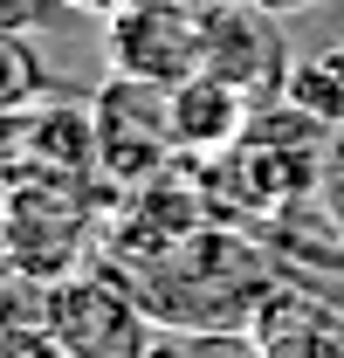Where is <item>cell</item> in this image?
<instances>
[{
	"mask_svg": "<svg viewBox=\"0 0 344 358\" xmlns=\"http://www.w3.org/2000/svg\"><path fill=\"white\" fill-rule=\"evenodd\" d=\"M131 282H138V296H145V310L159 317V331H248L261 310V296H268V268L261 255L241 241V234H227L220 221H207L200 234H186V241H172L166 255H152V262L131 268Z\"/></svg>",
	"mask_w": 344,
	"mask_h": 358,
	"instance_id": "1",
	"label": "cell"
},
{
	"mask_svg": "<svg viewBox=\"0 0 344 358\" xmlns=\"http://www.w3.org/2000/svg\"><path fill=\"white\" fill-rule=\"evenodd\" d=\"M42 331L62 345V358H145L166 331L145 310L138 282L110 268H76L55 275L42 296Z\"/></svg>",
	"mask_w": 344,
	"mask_h": 358,
	"instance_id": "2",
	"label": "cell"
},
{
	"mask_svg": "<svg viewBox=\"0 0 344 358\" xmlns=\"http://www.w3.org/2000/svg\"><path fill=\"white\" fill-rule=\"evenodd\" d=\"M89 179L69 173H14L7 200H0V221H7V241L14 255L28 262V275H76L96 241V193H83Z\"/></svg>",
	"mask_w": 344,
	"mask_h": 358,
	"instance_id": "3",
	"label": "cell"
},
{
	"mask_svg": "<svg viewBox=\"0 0 344 358\" xmlns=\"http://www.w3.org/2000/svg\"><path fill=\"white\" fill-rule=\"evenodd\" d=\"M89 117H96V179L103 186H145L152 173H166L179 159L172 145V110H166V90L138 83V76H117L89 96Z\"/></svg>",
	"mask_w": 344,
	"mask_h": 358,
	"instance_id": "4",
	"label": "cell"
},
{
	"mask_svg": "<svg viewBox=\"0 0 344 358\" xmlns=\"http://www.w3.org/2000/svg\"><path fill=\"white\" fill-rule=\"evenodd\" d=\"M103 55H110L117 76L172 90V83H186V76H200L207 21H200V14H179L166 0H124V7L103 21Z\"/></svg>",
	"mask_w": 344,
	"mask_h": 358,
	"instance_id": "5",
	"label": "cell"
},
{
	"mask_svg": "<svg viewBox=\"0 0 344 358\" xmlns=\"http://www.w3.org/2000/svg\"><path fill=\"white\" fill-rule=\"evenodd\" d=\"M207 221H214V207L200 200V173L166 166V173H152L145 186H124L117 193V207H110V248L124 255V268H138V262H152V255H166L172 241L200 234Z\"/></svg>",
	"mask_w": 344,
	"mask_h": 358,
	"instance_id": "6",
	"label": "cell"
},
{
	"mask_svg": "<svg viewBox=\"0 0 344 358\" xmlns=\"http://www.w3.org/2000/svg\"><path fill=\"white\" fill-rule=\"evenodd\" d=\"M200 69L220 76V83H234L248 103H275L282 90H289V48H282V28H275V14H261L248 0H227L220 14H207V55H200Z\"/></svg>",
	"mask_w": 344,
	"mask_h": 358,
	"instance_id": "7",
	"label": "cell"
},
{
	"mask_svg": "<svg viewBox=\"0 0 344 358\" xmlns=\"http://www.w3.org/2000/svg\"><path fill=\"white\" fill-rule=\"evenodd\" d=\"M166 110H172V145H179L186 159H220V152H234V145L248 138V117H255V103L234 83L207 76V69L186 76V83H172Z\"/></svg>",
	"mask_w": 344,
	"mask_h": 358,
	"instance_id": "8",
	"label": "cell"
},
{
	"mask_svg": "<svg viewBox=\"0 0 344 358\" xmlns=\"http://www.w3.org/2000/svg\"><path fill=\"white\" fill-rule=\"evenodd\" d=\"M282 96L303 103L310 117H324L331 131H344V42L296 55V69H289V90H282Z\"/></svg>",
	"mask_w": 344,
	"mask_h": 358,
	"instance_id": "9",
	"label": "cell"
},
{
	"mask_svg": "<svg viewBox=\"0 0 344 358\" xmlns=\"http://www.w3.org/2000/svg\"><path fill=\"white\" fill-rule=\"evenodd\" d=\"M48 90V62L35 55L28 35H0V117H21V110H35Z\"/></svg>",
	"mask_w": 344,
	"mask_h": 358,
	"instance_id": "10",
	"label": "cell"
},
{
	"mask_svg": "<svg viewBox=\"0 0 344 358\" xmlns=\"http://www.w3.org/2000/svg\"><path fill=\"white\" fill-rule=\"evenodd\" d=\"M42 296H48V282L28 275V262L7 241V221H0V331L7 324H42Z\"/></svg>",
	"mask_w": 344,
	"mask_h": 358,
	"instance_id": "11",
	"label": "cell"
},
{
	"mask_svg": "<svg viewBox=\"0 0 344 358\" xmlns=\"http://www.w3.org/2000/svg\"><path fill=\"white\" fill-rule=\"evenodd\" d=\"M0 358H62V345L48 338L42 324H7L0 331Z\"/></svg>",
	"mask_w": 344,
	"mask_h": 358,
	"instance_id": "12",
	"label": "cell"
},
{
	"mask_svg": "<svg viewBox=\"0 0 344 358\" xmlns=\"http://www.w3.org/2000/svg\"><path fill=\"white\" fill-rule=\"evenodd\" d=\"M48 14H62L55 0H0V35H35Z\"/></svg>",
	"mask_w": 344,
	"mask_h": 358,
	"instance_id": "13",
	"label": "cell"
},
{
	"mask_svg": "<svg viewBox=\"0 0 344 358\" xmlns=\"http://www.w3.org/2000/svg\"><path fill=\"white\" fill-rule=\"evenodd\" d=\"M55 7H69V14H89V21H110L124 0H55Z\"/></svg>",
	"mask_w": 344,
	"mask_h": 358,
	"instance_id": "14",
	"label": "cell"
},
{
	"mask_svg": "<svg viewBox=\"0 0 344 358\" xmlns=\"http://www.w3.org/2000/svg\"><path fill=\"white\" fill-rule=\"evenodd\" d=\"M248 7H261V14H275V21H289V14H310L317 0H248Z\"/></svg>",
	"mask_w": 344,
	"mask_h": 358,
	"instance_id": "15",
	"label": "cell"
},
{
	"mask_svg": "<svg viewBox=\"0 0 344 358\" xmlns=\"http://www.w3.org/2000/svg\"><path fill=\"white\" fill-rule=\"evenodd\" d=\"M166 7H179V14H200V21H207V14H220V7H227V0H166Z\"/></svg>",
	"mask_w": 344,
	"mask_h": 358,
	"instance_id": "16",
	"label": "cell"
},
{
	"mask_svg": "<svg viewBox=\"0 0 344 358\" xmlns=\"http://www.w3.org/2000/svg\"><path fill=\"white\" fill-rule=\"evenodd\" d=\"M145 358H179V352H172V345H166V338H159V345H152V352H145Z\"/></svg>",
	"mask_w": 344,
	"mask_h": 358,
	"instance_id": "17",
	"label": "cell"
},
{
	"mask_svg": "<svg viewBox=\"0 0 344 358\" xmlns=\"http://www.w3.org/2000/svg\"><path fill=\"white\" fill-rule=\"evenodd\" d=\"M234 358H261V352H255V345H241V352H234Z\"/></svg>",
	"mask_w": 344,
	"mask_h": 358,
	"instance_id": "18",
	"label": "cell"
}]
</instances>
